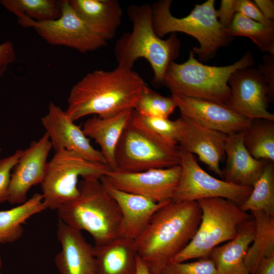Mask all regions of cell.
Wrapping results in <instances>:
<instances>
[{
	"label": "cell",
	"instance_id": "cell-26",
	"mask_svg": "<svg viewBox=\"0 0 274 274\" xmlns=\"http://www.w3.org/2000/svg\"><path fill=\"white\" fill-rule=\"evenodd\" d=\"M46 209L42 194L36 193L25 202L0 211V244L12 243L22 235V224L32 216Z\"/></svg>",
	"mask_w": 274,
	"mask_h": 274
},
{
	"label": "cell",
	"instance_id": "cell-41",
	"mask_svg": "<svg viewBox=\"0 0 274 274\" xmlns=\"http://www.w3.org/2000/svg\"><path fill=\"white\" fill-rule=\"evenodd\" d=\"M136 274H150L146 266L138 256Z\"/></svg>",
	"mask_w": 274,
	"mask_h": 274
},
{
	"label": "cell",
	"instance_id": "cell-5",
	"mask_svg": "<svg viewBox=\"0 0 274 274\" xmlns=\"http://www.w3.org/2000/svg\"><path fill=\"white\" fill-rule=\"evenodd\" d=\"M215 0L196 4L186 16L178 18L170 12L172 1H158L151 5L152 25L156 35L162 38L168 33L180 32L193 37L199 46L192 51L202 61L213 58L220 48L228 46L231 37L217 19Z\"/></svg>",
	"mask_w": 274,
	"mask_h": 274
},
{
	"label": "cell",
	"instance_id": "cell-22",
	"mask_svg": "<svg viewBox=\"0 0 274 274\" xmlns=\"http://www.w3.org/2000/svg\"><path fill=\"white\" fill-rule=\"evenodd\" d=\"M255 232V224L253 218L239 226L233 239L211 251L208 258L214 262L218 274H250L244 260Z\"/></svg>",
	"mask_w": 274,
	"mask_h": 274
},
{
	"label": "cell",
	"instance_id": "cell-1",
	"mask_svg": "<svg viewBox=\"0 0 274 274\" xmlns=\"http://www.w3.org/2000/svg\"><path fill=\"white\" fill-rule=\"evenodd\" d=\"M146 85L132 68L117 65L110 71L95 70L73 85L65 111L75 122L91 115L107 118L134 110Z\"/></svg>",
	"mask_w": 274,
	"mask_h": 274
},
{
	"label": "cell",
	"instance_id": "cell-2",
	"mask_svg": "<svg viewBox=\"0 0 274 274\" xmlns=\"http://www.w3.org/2000/svg\"><path fill=\"white\" fill-rule=\"evenodd\" d=\"M201 215L197 201L170 200L156 211L146 229L134 241L138 255L150 274H160L189 244Z\"/></svg>",
	"mask_w": 274,
	"mask_h": 274
},
{
	"label": "cell",
	"instance_id": "cell-35",
	"mask_svg": "<svg viewBox=\"0 0 274 274\" xmlns=\"http://www.w3.org/2000/svg\"><path fill=\"white\" fill-rule=\"evenodd\" d=\"M236 12L254 21L267 25H274L273 21L266 19L255 5L250 0H236Z\"/></svg>",
	"mask_w": 274,
	"mask_h": 274
},
{
	"label": "cell",
	"instance_id": "cell-29",
	"mask_svg": "<svg viewBox=\"0 0 274 274\" xmlns=\"http://www.w3.org/2000/svg\"><path fill=\"white\" fill-rule=\"evenodd\" d=\"M240 208L247 212L263 211L274 215V162L269 161L265 165Z\"/></svg>",
	"mask_w": 274,
	"mask_h": 274
},
{
	"label": "cell",
	"instance_id": "cell-27",
	"mask_svg": "<svg viewBox=\"0 0 274 274\" xmlns=\"http://www.w3.org/2000/svg\"><path fill=\"white\" fill-rule=\"evenodd\" d=\"M244 143L256 159L274 162V121L251 120L244 131Z\"/></svg>",
	"mask_w": 274,
	"mask_h": 274
},
{
	"label": "cell",
	"instance_id": "cell-36",
	"mask_svg": "<svg viewBox=\"0 0 274 274\" xmlns=\"http://www.w3.org/2000/svg\"><path fill=\"white\" fill-rule=\"evenodd\" d=\"M236 13V0H222L219 9L216 10L218 20L226 30L231 24Z\"/></svg>",
	"mask_w": 274,
	"mask_h": 274
},
{
	"label": "cell",
	"instance_id": "cell-31",
	"mask_svg": "<svg viewBox=\"0 0 274 274\" xmlns=\"http://www.w3.org/2000/svg\"><path fill=\"white\" fill-rule=\"evenodd\" d=\"M131 122L175 145L179 144L184 128L181 117L175 120L148 117L140 115L134 110Z\"/></svg>",
	"mask_w": 274,
	"mask_h": 274
},
{
	"label": "cell",
	"instance_id": "cell-12",
	"mask_svg": "<svg viewBox=\"0 0 274 274\" xmlns=\"http://www.w3.org/2000/svg\"><path fill=\"white\" fill-rule=\"evenodd\" d=\"M228 85L230 96L227 107L250 120L274 121L273 114L268 111L274 96L257 69L249 67L236 70L230 76Z\"/></svg>",
	"mask_w": 274,
	"mask_h": 274
},
{
	"label": "cell",
	"instance_id": "cell-39",
	"mask_svg": "<svg viewBox=\"0 0 274 274\" xmlns=\"http://www.w3.org/2000/svg\"><path fill=\"white\" fill-rule=\"evenodd\" d=\"M254 2L266 19L273 21L274 19L273 0H255Z\"/></svg>",
	"mask_w": 274,
	"mask_h": 274
},
{
	"label": "cell",
	"instance_id": "cell-30",
	"mask_svg": "<svg viewBox=\"0 0 274 274\" xmlns=\"http://www.w3.org/2000/svg\"><path fill=\"white\" fill-rule=\"evenodd\" d=\"M0 3L17 19L25 17L42 22L57 19L61 14V1L2 0Z\"/></svg>",
	"mask_w": 274,
	"mask_h": 274
},
{
	"label": "cell",
	"instance_id": "cell-16",
	"mask_svg": "<svg viewBox=\"0 0 274 274\" xmlns=\"http://www.w3.org/2000/svg\"><path fill=\"white\" fill-rule=\"evenodd\" d=\"M172 97L181 116L226 135L245 130L251 122L223 104L178 95Z\"/></svg>",
	"mask_w": 274,
	"mask_h": 274
},
{
	"label": "cell",
	"instance_id": "cell-4",
	"mask_svg": "<svg viewBox=\"0 0 274 274\" xmlns=\"http://www.w3.org/2000/svg\"><path fill=\"white\" fill-rule=\"evenodd\" d=\"M78 187L79 196L57 209L58 219L73 229L88 232L95 245L120 236V210L100 179H83Z\"/></svg>",
	"mask_w": 274,
	"mask_h": 274
},
{
	"label": "cell",
	"instance_id": "cell-23",
	"mask_svg": "<svg viewBox=\"0 0 274 274\" xmlns=\"http://www.w3.org/2000/svg\"><path fill=\"white\" fill-rule=\"evenodd\" d=\"M77 14L107 41L121 23L122 9L117 0H68Z\"/></svg>",
	"mask_w": 274,
	"mask_h": 274
},
{
	"label": "cell",
	"instance_id": "cell-15",
	"mask_svg": "<svg viewBox=\"0 0 274 274\" xmlns=\"http://www.w3.org/2000/svg\"><path fill=\"white\" fill-rule=\"evenodd\" d=\"M41 121L55 152L71 151L88 160L107 164L101 152L91 145L82 129L75 124L65 111L52 101L49 103L48 112Z\"/></svg>",
	"mask_w": 274,
	"mask_h": 274
},
{
	"label": "cell",
	"instance_id": "cell-8",
	"mask_svg": "<svg viewBox=\"0 0 274 274\" xmlns=\"http://www.w3.org/2000/svg\"><path fill=\"white\" fill-rule=\"evenodd\" d=\"M112 169L107 164L91 161L73 152L61 150L48 162L41 184L46 209L57 210L79 195L78 178L100 179Z\"/></svg>",
	"mask_w": 274,
	"mask_h": 274
},
{
	"label": "cell",
	"instance_id": "cell-21",
	"mask_svg": "<svg viewBox=\"0 0 274 274\" xmlns=\"http://www.w3.org/2000/svg\"><path fill=\"white\" fill-rule=\"evenodd\" d=\"M133 110H126L107 118L93 116L83 124L84 133L99 146L100 151L113 170L116 169L115 155L117 146L131 120Z\"/></svg>",
	"mask_w": 274,
	"mask_h": 274
},
{
	"label": "cell",
	"instance_id": "cell-6",
	"mask_svg": "<svg viewBox=\"0 0 274 274\" xmlns=\"http://www.w3.org/2000/svg\"><path fill=\"white\" fill-rule=\"evenodd\" d=\"M252 52L248 51L238 61L226 66H212L198 61L190 51L184 62H172L164 78L163 86L172 95L211 100L225 105L230 96L228 80L236 70L253 66Z\"/></svg>",
	"mask_w": 274,
	"mask_h": 274
},
{
	"label": "cell",
	"instance_id": "cell-3",
	"mask_svg": "<svg viewBox=\"0 0 274 274\" xmlns=\"http://www.w3.org/2000/svg\"><path fill=\"white\" fill-rule=\"evenodd\" d=\"M127 13L132 29L116 43L114 53L117 65L132 68L138 59L144 58L154 73L153 85L163 86L168 66L179 55L180 40L176 33H170L166 40L156 35L152 25L151 5H131L128 7Z\"/></svg>",
	"mask_w": 274,
	"mask_h": 274
},
{
	"label": "cell",
	"instance_id": "cell-14",
	"mask_svg": "<svg viewBox=\"0 0 274 274\" xmlns=\"http://www.w3.org/2000/svg\"><path fill=\"white\" fill-rule=\"evenodd\" d=\"M52 149L49 135L45 132L39 140L32 141L23 150L11 173L7 201L12 204L25 202L30 188L42 183Z\"/></svg>",
	"mask_w": 274,
	"mask_h": 274
},
{
	"label": "cell",
	"instance_id": "cell-7",
	"mask_svg": "<svg viewBox=\"0 0 274 274\" xmlns=\"http://www.w3.org/2000/svg\"><path fill=\"white\" fill-rule=\"evenodd\" d=\"M201 211L197 230L189 244L173 261L208 258L211 251L222 243L233 239L239 226L253 218L233 201L221 197L199 199Z\"/></svg>",
	"mask_w": 274,
	"mask_h": 274
},
{
	"label": "cell",
	"instance_id": "cell-40",
	"mask_svg": "<svg viewBox=\"0 0 274 274\" xmlns=\"http://www.w3.org/2000/svg\"><path fill=\"white\" fill-rule=\"evenodd\" d=\"M255 274H274V256L263 260Z\"/></svg>",
	"mask_w": 274,
	"mask_h": 274
},
{
	"label": "cell",
	"instance_id": "cell-20",
	"mask_svg": "<svg viewBox=\"0 0 274 274\" xmlns=\"http://www.w3.org/2000/svg\"><path fill=\"white\" fill-rule=\"evenodd\" d=\"M244 131L227 135L223 177L228 182L252 187L269 161L256 159L250 154L244 143Z\"/></svg>",
	"mask_w": 274,
	"mask_h": 274
},
{
	"label": "cell",
	"instance_id": "cell-10",
	"mask_svg": "<svg viewBox=\"0 0 274 274\" xmlns=\"http://www.w3.org/2000/svg\"><path fill=\"white\" fill-rule=\"evenodd\" d=\"M179 155L181 175L172 201H191L221 197L240 207L251 193L252 186L234 184L210 175L201 167L193 154L180 148Z\"/></svg>",
	"mask_w": 274,
	"mask_h": 274
},
{
	"label": "cell",
	"instance_id": "cell-11",
	"mask_svg": "<svg viewBox=\"0 0 274 274\" xmlns=\"http://www.w3.org/2000/svg\"><path fill=\"white\" fill-rule=\"evenodd\" d=\"M61 16L55 20L38 22L22 17L18 18V22L23 27L34 29L51 45L65 46L81 53L107 45L108 41L77 14L68 0L61 1Z\"/></svg>",
	"mask_w": 274,
	"mask_h": 274
},
{
	"label": "cell",
	"instance_id": "cell-17",
	"mask_svg": "<svg viewBox=\"0 0 274 274\" xmlns=\"http://www.w3.org/2000/svg\"><path fill=\"white\" fill-rule=\"evenodd\" d=\"M57 237L61 250L55 256L54 262L60 274H97L94 247L81 231L58 219Z\"/></svg>",
	"mask_w": 274,
	"mask_h": 274
},
{
	"label": "cell",
	"instance_id": "cell-38",
	"mask_svg": "<svg viewBox=\"0 0 274 274\" xmlns=\"http://www.w3.org/2000/svg\"><path fill=\"white\" fill-rule=\"evenodd\" d=\"M15 59L16 51L13 43L10 41H6L0 44V78Z\"/></svg>",
	"mask_w": 274,
	"mask_h": 274
},
{
	"label": "cell",
	"instance_id": "cell-24",
	"mask_svg": "<svg viewBox=\"0 0 274 274\" xmlns=\"http://www.w3.org/2000/svg\"><path fill=\"white\" fill-rule=\"evenodd\" d=\"M93 247L97 274H136L138 255L133 240L119 236Z\"/></svg>",
	"mask_w": 274,
	"mask_h": 274
},
{
	"label": "cell",
	"instance_id": "cell-32",
	"mask_svg": "<svg viewBox=\"0 0 274 274\" xmlns=\"http://www.w3.org/2000/svg\"><path fill=\"white\" fill-rule=\"evenodd\" d=\"M176 108L177 105L172 96H164L146 85L134 110L146 117L168 118Z\"/></svg>",
	"mask_w": 274,
	"mask_h": 274
},
{
	"label": "cell",
	"instance_id": "cell-18",
	"mask_svg": "<svg viewBox=\"0 0 274 274\" xmlns=\"http://www.w3.org/2000/svg\"><path fill=\"white\" fill-rule=\"evenodd\" d=\"M100 180L120 210L119 236L121 237L136 239L146 229L156 211L169 201L157 203L143 196L115 188L104 176Z\"/></svg>",
	"mask_w": 274,
	"mask_h": 274
},
{
	"label": "cell",
	"instance_id": "cell-37",
	"mask_svg": "<svg viewBox=\"0 0 274 274\" xmlns=\"http://www.w3.org/2000/svg\"><path fill=\"white\" fill-rule=\"evenodd\" d=\"M263 63L257 70L266 84L270 93L274 96V55L266 54L263 58Z\"/></svg>",
	"mask_w": 274,
	"mask_h": 274
},
{
	"label": "cell",
	"instance_id": "cell-34",
	"mask_svg": "<svg viewBox=\"0 0 274 274\" xmlns=\"http://www.w3.org/2000/svg\"><path fill=\"white\" fill-rule=\"evenodd\" d=\"M22 152L18 149L11 155L0 159V203L8 200L11 173Z\"/></svg>",
	"mask_w": 274,
	"mask_h": 274
},
{
	"label": "cell",
	"instance_id": "cell-42",
	"mask_svg": "<svg viewBox=\"0 0 274 274\" xmlns=\"http://www.w3.org/2000/svg\"><path fill=\"white\" fill-rule=\"evenodd\" d=\"M1 267H2V260H1V257H0V269H1Z\"/></svg>",
	"mask_w": 274,
	"mask_h": 274
},
{
	"label": "cell",
	"instance_id": "cell-13",
	"mask_svg": "<svg viewBox=\"0 0 274 274\" xmlns=\"http://www.w3.org/2000/svg\"><path fill=\"white\" fill-rule=\"evenodd\" d=\"M180 165L140 172L111 170L104 177L115 188L161 203L172 200L180 182Z\"/></svg>",
	"mask_w": 274,
	"mask_h": 274
},
{
	"label": "cell",
	"instance_id": "cell-43",
	"mask_svg": "<svg viewBox=\"0 0 274 274\" xmlns=\"http://www.w3.org/2000/svg\"><path fill=\"white\" fill-rule=\"evenodd\" d=\"M1 149L0 148V151H1Z\"/></svg>",
	"mask_w": 274,
	"mask_h": 274
},
{
	"label": "cell",
	"instance_id": "cell-19",
	"mask_svg": "<svg viewBox=\"0 0 274 274\" xmlns=\"http://www.w3.org/2000/svg\"><path fill=\"white\" fill-rule=\"evenodd\" d=\"M180 117L184 122V128L180 149L196 154L211 170L223 178L220 164L225 155L224 146L227 135L208 128L190 118Z\"/></svg>",
	"mask_w": 274,
	"mask_h": 274
},
{
	"label": "cell",
	"instance_id": "cell-25",
	"mask_svg": "<svg viewBox=\"0 0 274 274\" xmlns=\"http://www.w3.org/2000/svg\"><path fill=\"white\" fill-rule=\"evenodd\" d=\"M251 214L255 221V232L244 261L249 272L255 274L263 260L274 256V215L263 211Z\"/></svg>",
	"mask_w": 274,
	"mask_h": 274
},
{
	"label": "cell",
	"instance_id": "cell-28",
	"mask_svg": "<svg viewBox=\"0 0 274 274\" xmlns=\"http://www.w3.org/2000/svg\"><path fill=\"white\" fill-rule=\"evenodd\" d=\"M227 30L231 37H247L261 52L274 55V25H267L237 13Z\"/></svg>",
	"mask_w": 274,
	"mask_h": 274
},
{
	"label": "cell",
	"instance_id": "cell-33",
	"mask_svg": "<svg viewBox=\"0 0 274 274\" xmlns=\"http://www.w3.org/2000/svg\"><path fill=\"white\" fill-rule=\"evenodd\" d=\"M160 274H218L215 264L209 258L191 262L172 261Z\"/></svg>",
	"mask_w": 274,
	"mask_h": 274
},
{
	"label": "cell",
	"instance_id": "cell-9",
	"mask_svg": "<svg viewBox=\"0 0 274 274\" xmlns=\"http://www.w3.org/2000/svg\"><path fill=\"white\" fill-rule=\"evenodd\" d=\"M116 170L140 172L180 165L179 147L131 122L117 146Z\"/></svg>",
	"mask_w": 274,
	"mask_h": 274
}]
</instances>
